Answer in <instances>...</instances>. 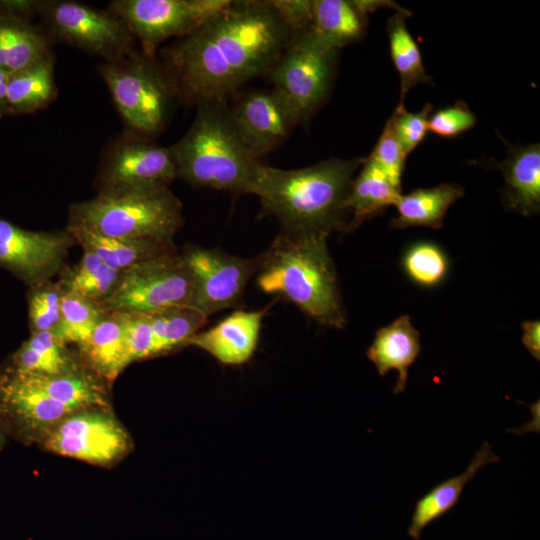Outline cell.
Masks as SVG:
<instances>
[{"label": "cell", "mask_w": 540, "mask_h": 540, "mask_svg": "<svg viewBox=\"0 0 540 540\" xmlns=\"http://www.w3.org/2000/svg\"><path fill=\"white\" fill-rule=\"evenodd\" d=\"M118 111L135 130L152 134L163 125L169 91L161 74L139 60L110 61L101 69Z\"/></svg>", "instance_id": "cell-10"}, {"label": "cell", "mask_w": 540, "mask_h": 540, "mask_svg": "<svg viewBox=\"0 0 540 540\" xmlns=\"http://www.w3.org/2000/svg\"><path fill=\"white\" fill-rule=\"evenodd\" d=\"M364 158H331L299 169L263 164L253 195L287 231H345L353 174Z\"/></svg>", "instance_id": "cell-2"}, {"label": "cell", "mask_w": 540, "mask_h": 540, "mask_svg": "<svg viewBox=\"0 0 540 540\" xmlns=\"http://www.w3.org/2000/svg\"><path fill=\"white\" fill-rule=\"evenodd\" d=\"M64 290L49 281L32 287L28 296V315L32 332H54L60 323Z\"/></svg>", "instance_id": "cell-33"}, {"label": "cell", "mask_w": 540, "mask_h": 540, "mask_svg": "<svg viewBox=\"0 0 540 540\" xmlns=\"http://www.w3.org/2000/svg\"><path fill=\"white\" fill-rule=\"evenodd\" d=\"M337 51L308 29L293 39L271 69L273 90L299 123L308 119L325 100Z\"/></svg>", "instance_id": "cell-7"}, {"label": "cell", "mask_w": 540, "mask_h": 540, "mask_svg": "<svg viewBox=\"0 0 540 540\" xmlns=\"http://www.w3.org/2000/svg\"><path fill=\"white\" fill-rule=\"evenodd\" d=\"M123 314L126 340L132 362L151 358L152 330L150 316L136 313Z\"/></svg>", "instance_id": "cell-37"}, {"label": "cell", "mask_w": 540, "mask_h": 540, "mask_svg": "<svg viewBox=\"0 0 540 540\" xmlns=\"http://www.w3.org/2000/svg\"><path fill=\"white\" fill-rule=\"evenodd\" d=\"M431 104H425L417 113L409 112L402 102L388 119L406 155L412 152L425 138L428 132V120L432 111Z\"/></svg>", "instance_id": "cell-35"}, {"label": "cell", "mask_w": 540, "mask_h": 540, "mask_svg": "<svg viewBox=\"0 0 540 540\" xmlns=\"http://www.w3.org/2000/svg\"><path fill=\"white\" fill-rule=\"evenodd\" d=\"M194 278L183 256L165 254L122 272L110 296L99 306L104 312L152 315L170 308L190 306Z\"/></svg>", "instance_id": "cell-6"}, {"label": "cell", "mask_w": 540, "mask_h": 540, "mask_svg": "<svg viewBox=\"0 0 540 540\" xmlns=\"http://www.w3.org/2000/svg\"><path fill=\"white\" fill-rule=\"evenodd\" d=\"M49 56L44 36L27 23L0 20V69L9 75Z\"/></svg>", "instance_id": "cell-26"}, {"label": "cell", "mask_w": 540, "mask_h": 540, "mask_svg": "<svg viewBox=\"0 0 540 540\" xmlns=\"http://www.w3.org/2000/svg\"><path fill=\"white\" fill-rule=\"evenodd\" d=\"M46 12L51 29L62 40L110 61L130 52L132 34L113 13L72 1L52 3Z\"/></svg>", "instance_id": "cell-13"}, {"label": "cell", "mask_w": 540, "mask_h": 540, "mask_svg": "<svg viewBox=\"0 0 540 540\" xmlns=\"http://www.w3.org/2000/svg\"><path fill=\"white\" fill-rule=\"evenodd\" d=\"M267 311H235L210 329L198 332L188 345L206 351L222 364L241 365L254 354Z\"/></svg>", "instance_id": "cell-16"}, {"label": "cell", "mask_w": 540, "mask_h": 540, "mask_svg": "<svg viewBox=\"0 0 540 540\" xmlns=\"http://www.w3.org/2000/svg\"><path fill=\"white\" fill-rule=\"evenodd\" d=\"M53 61H41L9 75L7 101L10 113H30L45 107L55 95Z\"/></svg>", "instance_id": "cell-27"}, {"label": "cell", "mask_w": 540, "mask_h": 540, "mask_svg": "<svg viewBox=\"0 0 540 540\" xmlns=\"http://www.w3.org/2000/svg\"><path fill=\"white\" fill-rule=\"evenodd\" d=\"M271 1L229 5L167 52L182 92L198 103L224 100L249 80L270 72L296 37Z\"/></svg>", "instance_id": "cell-1"}, {"label": "cell", "mask_w": 540, "mask_h": 540, "mask_svg": "<svg viewBox=\"0 0 540 540\" xmlns=\"http://www.w3.org/2000/svg\"><path fill=\"white\" fill-rule=\"evenodd\" d=\"M400 196L401 188L394 185L375 164L364 158L361 172L352 181L347 198L346 205L352 218L345 231L357 229L365 220L396 205Z\"/></svg>", "instance_id": "cell-23"}, {"label": "cell", "mask_w": 540, "mask_h": 540, "mask_svg": "<svg viewBox=\"0 0 540 540\" xmlns=\"http://www.w3.org/2000/svg\"><path fill=\"white\" fill-rule=\"evenodd\" d=\"M420 350L419 333L412 326L410 316L404 315L376 331L366 355L380 376H385L392 369L397 370L398 378L393 393L398 394L404 391L408 370Z\"/></svg>", "instance_id": "cell-17"}, {"label": "cell", "mask_w": 540, "mask_h": 540, "mask_svg": "<svg viewBox=\"0 0 540 540\" xmlns=\"http://www.w3.org/2000/svg\"><path fill=\"white\" fill-rule=\"evenodd\" d=\"M67 231L83 250L94 252L106 265L119 272L176 252L173 241L108 237L76 227H68Z\"/></svg>", "instance_id": "cell-19"}, {"label": "cell", "mask_w": 540, "mask_h": 540, "mask_svg": "<svg viewBox=\"0 0 540 540\" xmlns=\"http://www.w3.org/2000/svg\"><path fill=\"white\" fill-rule=\"evenodd\" d=\"M194 122L171 152L177 176L194 187L253 194L263 164L241 139L224 100L198 103Z\"/></svg>", "instance_id": "cell-4"}, {"label": "cell", "mask_w": 540, "mask_h": 540, "mask_svg": "<svg viewBox=\"0 0 540 540\" xmlns=\"http://www.w3.org/2000/svg\"><path fill=\"white\" fill-rule=\"evenodd\" d=\"M177 177L170 148L139 141L123 142L107 158L100 191L142 190L168 187Z\"/></svg>", "instance_id": "cell-14"}, {"label": "cell", "mask_w": 540, "mask_h": 540, "mask_svg": "<svg viewBox=\"0 0 540 540\" xmlns=\"http://www.w3.org/2000/svg\"><path fill=\"white\" fill-rule=\"evenodd\" d=\"M367 13L359 0H313L310 30L335 50L363 36Z\"/></svg>", "instance_id": "cell-22"}, {"label": "cell", "mask_w": 540, "mask_h": 540, "mask_svg": "<svg viewBox=\"0 0 540 540\" xmlns=\"http://www.w3.org/2000/svg\"><path fill=\"white\" fill-rule=\"evenodd\" d=\"M406 157L390 121L387 120L374 149L366 158L375 164L394 185L401 188Z\"/></svg>", "instance_id": "cell-34"}, {"label": "cell", "mask_w": 540, "mask_h": 540, "mask_svg": "<svg viewBox=\"0 0 540 540\" xmlns=\"http://www.w3.org/2000/svg\"><path fill=\"white\" fill-rule=\"evenodd\" d=\"M181 255L194 278L191 307L206 317L237 306L258 267V256L241 258L196 245L186 246Z\"/></svg>", "instance_id": "cell-11"}, {"label": "cell", "mask_w": 540, "mask_h": 540, "mask_svg": "<svg viewBox=\"0 0 540 540\" xmlns=\"http://www.w3.org/2000/svg\"><path fill=\"white\" fill-rule=\"evenodd\" d=\"M149 316L152 330L151 357L188 345L208 318L190 306L174 307Z\"/></svg>", "instance_id": "cell-29"}, {"label": "cell", "mask_w": 540, "mask_h": 540, "mask_svg": "<svg viewBox=\"0 0 540 540\" xmlns=\"http://www.w3.org/2000/svg\"><path fill=\"white\" fill-rule=\"evenodd\" d=\"M284 24L298 35L308 30L312 24L313 1L310 0H270Z\"/></svg>", "instance_id": "cell-38"}, {"label": "cell", "mask_w": 540, "mask_h": 540, "mask_svg": "<svg viewBox=\"0 0 540 540\" xmlns=\"http://www.w3.org/2000/svg\"><path fill=\"white\" fill-rule=\"evenodd\" d=\"M5 440H6V429L4 428L2 423L0 422V450L4 446Z\"/></svg>", "instance_id": "cell-41"}, {"label": "cell", "mask_w": 540, "mask_h": 540, "mask_svg": "<svg viewBox=\"0 0 540 540\" xmlns=\"http://www.w3.org/2000/svg\"><path fill=\"white\" fill-rule=\"evenodd\" d=\"M183 223L182 204L168 187L100 191L70 208L68 227L126 239L173 241Z\"/></svg>", "instance_id": "cell-5"}, {"label": "cell", "mask_w": 540, "mask_h": 540, "mask_svg": "<svg viewBox=\"0 0 540 540\" xmlns=\"http://www.w3.org/2000/svg\"><path fill=\"white\" fill-rule=\"evenodd\" d=\"M229 0H119L113 14L150 56L173 36L185 37L229 5Z\"/></svg>", "instance_id": "cell-8"}, {"label": "cell", "mask_w": 540, "mask_h": 540, "mask_svg": "<svg viewBox=\"0 0 540 540\" xmlns=\"http://www.w3.org/2000/svg\"><path fill=\"white\" fill-rule=\"evenodd\" d=\"M464 194L458 184L444 183L433 188L416 189L401 195L397 204L398 216L391 220V226L403 229L424 226L434 229L442 227L449 207Z\"/></svg>", "instance_id": "cell-24"}, {"label": "cell", "mask_w": 540, "mask_h": 540, "mask_svg": "<svg viewBox=\"0 0 540 540\" xmlns=\"http://www.w3.org/2000/svg\"><path fill=\"white\" fill-rule=\"evenodd\" d=\"M74 242L68 231H30L0 218V268L31 287L41 285L60 270Z\"/></svg>", "instance_id": "cell-12"}, {"label": "cell", "mask_w": 540, "mask_h": 540, "mask_svg": "<svg viewBox=\"0 0 540 540\" xmlns=\"http://www.w3.org/2000/svg\"><path fill=\"white\" fill-rule=\"evenodd\" d=\"M499 460L490 444L483 442L463 473L441 482L416 502L407 530L409 536L415 540L420 539L429 524L444 516L458 503L465 485L475 477L477 471Z\"/></svg>", "instance_id": "cell-18"}, {"label": "cell", "mask_w": 540, "mask_h": 540, "mask_svg": "<svg viewBox=\"0 0 540 540\" xmlns=\"http://www.w3.org/2000/svg\"><path fill=\"white\" fill-rule=\"evenodd\" d=\"M402 265L409 278L423 287L441 283L449 268L445 253L438 246L426 242L410 247Z\"/></svg>", "instance_id": "cell-32"}, {"label": "cell", "mask_w": 540, "mask_h": 540, "mask_svg": "<svg viewBox=\"0 0 540 540\" xmlns=\"http://www.w3.org/2000/svg\"><path fill=\"white\" fill-rule=\"evenodd\" d=\"M90 368L106 380H114L130 363L124 314L106 312L90 337L78 346Z\"/></svg>", "instance_id": "cell-20"}, {"label": "cell", "mask_w": 540, "mask_h": 540, "mask_svg": "<svg viewBox=\"0 0 540 540\" xmlns=\"http://www.w3.org/2000/svg\"><path fill=\"white\" fill-rule=\"evenodd\" d=\"M522 343L527 351L537 360L540 359V322L527 321L522 325Z\"/></svg>", "instance_id": "cell-39"}, {"label": "cell", "mask_w": 540, "mask_h": 540, "mask_svg": "<svg viewBox=\"0 0 540 540\" xmlns=\"http://www.w3.org/2000/svg\"><path fill=\"white\" fill-rule=\"evenodd\" d=\"M9 74L0 69V117L10 113L7 101V86Z\"/></svg>", "instance_id": "cell-40"}, {"label": "cell", "mask_w": 540, "mask_h": 540, "mask_svg": "<svg viewBox=\"0 0 540 540\" xmlns=\"http://www.w3.org/2000/svg\"><path fill=\"white\" fill-rule=\"evenodd\" d=\"M328 235L282 230L258 256L256 282L261 291L291 302L320 325L340 329L346 315Z\"/></svg>", "instance_id": "cell-3"}, {"label": "cell", "mask_w": 540, "mask_h": 540, "mask_svg": "<svg viewBox=\"0 0 540 540\" xmlns=\"http://www.w3.org/2000/svg\"><path fill=\"white\" fill-rule=\"evenodd\" d=\"M476 118L464 102L438 110L429 117L428 131L441 137H455L475 125Z\"/></svg>", "instance_id": "cell-36"}, {"label": "cell", "mask_w": 540, "mask_h": 540, "mask_svg": "<svg viewBox=\"0 0 540 540\" xmlns=\"http://www.w3.org/2000/svg\"><path fill=\"white\" fill-rule=\"evenodd\" d=\"M105 313L99 304L64 292L60 323L54 333L64 343L79 346L90 337Z\"/></svg>", "instance_id": "cell-31"}, {"label": "cell", "mask_w": 540, "mask_h": 540, "mask_svg": "<svg viewBox=\"0 0 540 540\" xmlns=\"http://www.w3.org/2000/svg\"><path fill=\"white\" fill-rule=\"evenodd\" d=\"M6 368L44 375H59L78 369L66 349V343L50 331L32 332L12 355Z\"/></svg>", "instance_id": "cell-25"}, {"label": "cell", "mask_w": 540, "mask_h": 540, "mask_svg": "<svg viewBox=\"0 0 540 540\" xmlns=\"http://www.w3.org/2000/svg\"><path fill=\"white\" fill-rule=\"evenodd\" d=\"M230 113L241 139L258 159L281 144L299 124L273 89L246 94Z\"/></svg>", "instance_id": "cell-15"}, {"label": "cell", "mask_w": 540, "mask_h": 540, "mask_svg": "<svg viewBox=\"0 0 540 540\" xmlns=\"http://www.w3.org/2000/svg\"><path fill=\"white\" fill-rule=\"evenodd\" d=\"M122 272L106 265L94 252L83 250L79 262L60 282L64 292L102 303L118 284Z\"/></svg>", "instance_id": "cell-30"}, {"label": "cell", "mask_w": 540, "mask_h": 540, "mask_svg": "<svg viewBox=\"0 0 540 540\" xmlns=\"http://www.w3.org/2000/svg\"><path fill=\"white\" fill-rule=\"evenodd\" d=\"M41 438L51 452L96 465L116 462L131 447L130 437L120 422L100 407L70 414Z\"/></svg>", "instance_id": "cell-9"}, {"label": "cell", "mask_w": 540, "mask_h": 540, "mask_svg": "<svg viewBox=\"0 0 540 540\" xmlns=\"http://www.w3.org/2000/svg\"><path fill=\"white\" fill-rule=\"evenodd\" d=\"M408 14L396 12L387 23L390 54L400 78L402 103L412 87L431 82L430 76L425 71L419 47L406 26L405 18Z\"/></svg>", "instance_id": "cell-28"}, {"label": "cell", "mask_w": 540, "mask_h": 540, "mask_svg": "<svg viewBox=\"0 0 540 540\" xmlns=\"http://www.w3.org/2000/svg\"><path fill=\"white\" fill-rule=\"evenodd\" d=\"M500 169L505 180L504 201L507 207L529 216L540 207V147L533 143L510 150Z\"/></svg>", "instance_id": "cell-21"}]
</instances>
